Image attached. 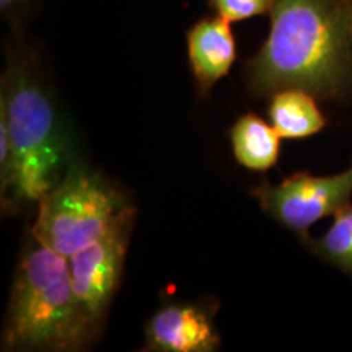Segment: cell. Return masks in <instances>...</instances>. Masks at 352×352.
<instances>
[{
  "label": "cell",
  "instance_id": "cell-1",
  "mask_svg": "<svg viewBox=\"0 0 352 352\" xmlns=\"http://www.w3.org/2000/svg\"><path fill=\"white\" fill-rule=\"evenodd\" d=\"M271 30L246 63L252 94L302 88L320 100L352 95V25L346 0H274Z\"/></svg>",
  "mask_w": 352,
  "mask_h": 352
},
{
  "label": "cell",
  "instance_id": "cell-2",
  "mask_svg": "<svg viewBox=\"0 0 352 352\" xmlns=\"http://www.w3.org/2000/svg\"><path fill=\"white\" fill-rule=\"evenodd\" d=\"M0 109L6 113L10 157L0 170L2 212L38 204L60 182L72 162L70 144L54 100L32 54L10 47L0 78Z\"/></svg>",
  "mask_w": 352,
  "mask_h": 352
},
{
  "label": "cell",
  "instance_id": "cell-3",
  "mask_svg": "<svg viewBox=\"0 0 352 352\" xmlns=\"http://www.w3.org/2000/svg\"><path fill=\"white\" fill-rule=\"evenodd\" d=\"M96 336L77 300L69 258L30 233L13 276L2 351L77 352Z\"/></svg>",
  "mask_w": 352,
  "mask_h": 352
},
{
  "label": "cell",
  "instance_id": "cell-4",
  "mask_svg": "<svg viewBox=\"0 0 352 352\" xmlns=\"http://www.w3.org/2000/svg\"><path fill=\"white\" fill-rule=\"evenodd\" d=\"M36 208L30 233L65 258L95 243L134 210L103 176L74 160Z\"/></svg>",
  "mask_w": 352,
  "mask_h": 352
},
{
  "label": "cell",
  "instance_id": "cell-5",
  "mask_svg": "<svg viewBox=\"0 0 352 352\" xmlns=\"http://www.w3.org/2000/svg\"><path fill=\"white\" fill-rule=\"evenodd\" d=\"M252 195L271 219L307 241L308 230L318 220L334 217L352 204V162L346 170L331 175L303 171L277 184L264 179Z\"/></svg>",
  "mask_w": 352,
  "mask_h": 352
},
{
  "label": "cell",
  "instance_id": "cell-6",
  "mask_svg": "<svg viewBox=\"0 0 352 352\" xmlns=\"http://www.w3.org/2000/svg\"><path fill=\"white\" fill-rule=\"evenodd\" d=\"M134 219L135 209L121 219L107 235L69 258L77 300L96 333L101 331L120 289Z\"/></svg>",
  "mask_w": 352,
  "mask_h": 352
},
{
  "label": "cell",
  "instance_id": "cell-7",
  "mask_svg": "<svg viewBox=\"0 0 352 352\" xmlns=\"http://www.w3.org/2000/svg\"><path fill=\"white\" fill-rule=\"evenodd\" d=\"M220 336L214 314L202 303L164 305L145 324V347L152 352H215Z\"/></svg>",
  "mask_w": 352,
  "mask_h": 352
},
{
  "label": "cell",
  "instance_id": "cell-8",
  "mask_svg": "<svg viewBox=\"0 0 352 352\" xmlns=\"http://www.w3.org/2000/svg\"><path fill=\"white\" fill-rule=\"evenodd\" d=\"M232 23L214 15L196 21L186 33L188 60L201 96H209L215 83L228 76L236 59Z\"/></svg>",
  "mask_w": 352,
  "mask_h": 352
},
{
  "label": "cell",
  "instance_id": "cell-9",
  "mask_svg": "<svg viewBox=\"0 0 352 352\" xmlns=\"http://www.w3.org/2000/svg\"><path fill=\"white\" fill-rule=\"evenodd\" d=\"M232 152L246 170L266 173L274 168L280 155V135L271 122L248 113L233 122L228 132Z\"/></svg>",
  "mask_w": 352,
  "mask_h": 352
},
{
  "label": "cell",
  "instance_id": "cell-10",
  "mask_svg": "<svg viewBox=\"0 0 352 352\" xmlns=\"http://www.w3.org/2000/svg\"><path fill=\"white\" fill-rule=\"evenodd\" d=\"M270 98V122L283 139L311 138L327 126V118L316 103V96L310 91L302 88H283Z\"/></svg>",
  "mask_w": 352,
  "mask_h": 352
},
{
  "label": "cell",
  "instance_id": "cell-11",
  "mask_svg": "<svg viewBox=\"0 0 352 352\" xmlns=\"http://www.w3.org/2000/svg\"><path fill=\"white\" fill-rule=\"evenodd\" d=\"M305 243L316 256L333 264L352 279V204L334 215L333 223L318 239Z\"/></svg>",
  "mask_w": 352,
  "mask_h": 352
},
{
  "label": "cell",
  "instance_id": "cell-12",
  "mask_svg": "<svg viewBox=\"0 0 352 352\" xmlns=\"http://www.w3.org/2000/svg\"><path fill=\"white\" fill-rule=\"evenodd\" d=\"M209 6L215 15L236 23L270 13L274 0H209Z\"/></svg>",
  "mask_w": 352,
  "mask_h": 352
},
{
  "label": "cell",
  "instance_id": "cell-13",
  "mask_svg": "<svg viewBox=\"0 0 352 352\" xmlns=\"http://www.w3.org/2000/svg\"><path fill=\"white\" fill-rule=\"evenodd\" d=\"M34 2L36 0H0V13L8 23L20 25Z\"/></svg>",
  "mask_w": 352,
  "mask_h": 352
},
{
  "label": "cell",
  "instance_id": "cell-14",
  "mask_svg": "<svg viewBox=\"0 0 352 352\" xmlns=\"http://www.w3.org/2000/svg\"><path fill=\"white\" fill-rule=\"evenodd\" d=\"M346 6H347V12H349V19L352 25V0H346Z\"/></svg>",
  "mask_w": 352,
  "mask_h": 352
}]
</instances>
